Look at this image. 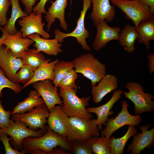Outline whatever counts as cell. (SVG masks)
I'll use <instances>...</instances> for the list:
<instances>
[{
	"label": "cell",
	"mask_w": 154,
	"mask_h": 154,
	"mask_svg": "<svg viewBox=\"0 0 154 154\" xmlns=\"http://www.w3.org/2000/svg\"><path fill=\"white\" fill-rule=\"evenodd\" d=\"M44 134L38 137H27L23 140L22 146L25 153L48 154L57 146L68 152L72 151L71 142L67 137H62L50 129L48 126Z\"/></svg>",
	"instance_id": "6da1fadb"
},
{
	"label": "cell",
	"mask_w": 154,
	"mask_h": 154,
	"mask_svg": "<svg viewBox=\"0 0 154 154\" xmlns=\"http://www.w3.org/2000/svg\"><path fill=\"white\" fill-rule=\"evenodd\" d=\"M73 61L76 72L90 80L92 86L96 85L106 74V65L91 53L82 54Z\"/></svg>",
	"instance_id": "7a4b0ae2"
},
{
	"label": "cell",
	"mask_w": 154,
	"mask_h": 154,
	"mask_svg": "<svg viewBox=\"0 0 154 154\" xmlns=\"http://www.w3.org/2000/svg\"><path fill=\"white\" fill-rule=\"evenodd\" d=\"M59 95L62 99V109L69 117L92 118L93 115L86 108L89 105L90 96L79 98L76 95L77 89L59 88Z\"/></svg>",
	"instance_id": "3957f363"
},
{
	"label": "cell",
	"mask_w": 154,
	"mask_h": 154,
	"mask_svg": "<svg viewBox=\"0 0 154 154\" xmlns=\"http://www.w3.org/2000/svg\"><path fill=\"white\" fill-rule=\"evenodd\" d=\"M99 135V129L95 118L69 117L67 137L69 140L87 141Z\"/></svg>",
	"instance_id": "277c9868"
},
{
	"label": "cell",
	"mask_w": 154,
	"mask_h": 154,
	"mask_svg": "<svg viewBox=\"0 0 154 154\" xmlns=\"http://www.w3.org/2000/svg\"><path fill=\"white\" fill-rule=\"evenodd\" d=\"M114 6L119 8L126 18L137 26L141 21L154 19L149 7L139 0H110Z\"/></svg>",
	"instance_id": "5b68a950"
},
{
	"label": "cell",
	"mask_w": 154,
	"mask_h": 154,
	"mask_svg": "<svg viewBox=\"0 0 154 154\" xmlns=\"http://www.w3.org/2000/svg\"><path fill=\"white\" fill-rule=\"evenodd\" d=\"M125 87L129 92H124V97L134 104L135 115L145 112H151L154 110V97L150 93H145L141 84L137 82H129Z\"/></svg>",
	"instance_id": "8992f818"
},
{
	"label": "cell",
	"mask_w": 154,
	"mask_h": 154,
	"mask_svg": "<svg viewBox=\"0 0 154 154\" xmlns=\"http://www.w3.org/2000/svg\"><path fill=\"white\" fill-rule=\"evenodd\" d=\"M121 111L115 118H108L105 124L106 127L100 131L101 137L108 139L113 133L122 127L126 125L138 126L142 119L140 114L132 115L129 113L127 108L129 106L126 100L122 102Z\"/></svg>",
	"instance_id": "52a82bcc"
},
{
	"label": "cell",
	"mask_w": 154,
	"mask_h": 154,
	"mask_svg": "<svg viewBox=\"0 0 154 154\" xmlns=\"http://www.w3.org/2000/svg\"><path fill=\"white\" fill-rule=\"evenodd\" d=\"M83 0V9L80 11V15L77 21V25L74 30L71 32L66 33L56 29L54 32V38H56L59 42L62 43L64 42V39L66 38L70 37H74L77 43L84 50L90 51L91 49L87 44L86 40L88 38L90 35L88 31L85 28L84 21L86 14L91 6L92 3L91 0Z\"/></svg>",
	"instance_id": "ba28073f"
},
{
	"label": "cell",
	"mask_w": 154,
	"mask_h": 154,
	"mask_svg": "<svg viewBox=\"0 0 154 154\" xmlns=\"http://www.w3.org/2000/svg\"><path fill=\"white\" fill-rule=\"evenodd\" d=\"M49 112L44 103L36 106L27 113L13 115L12 119L23 122L33 130L36 131L40 128L43 133L46 132L47 129L45 125Z\"/></svg>",
	"instance_id": "9c48e42d"
},
{
	"label": "cell",
	"mask_w": 154,
	"mask_h": 154,
	"mask_svg": "<svg viewBox=\"0 0 154 154\" xmlns=\"http://www.w3.org/2000/svg\"><path fill=\"white\" fill-rule=\"evenodd\" d=\"M27 127L22 122L11 119L9 126L5 128H0V131L11 137L12 140L10 142L11 144L14 149L23 151L22 143L24 139L29 137H39L43 135L44 133L40 129L34 131Z\"/></svg>",
	"instance_id": "30bf717a"
},
{
	"label": "cell",
	"mask_w": 154,
	"mask_h": 154,
	"mask_svg": "<svg viewBox=\"0 0 154 154\" xmlns=\"http://www.w3.org/2000/svg\"><path fill=\"white\" fill-rule=\"evenodd\" d=\"M42 14H36L33 12L27 16L21 18V19L18 20V23L21 27L20 31L22 32L23 38H27L35 33L39 34L44 38L50 37V35L44 30L45 24L42 22Z\"/></svg>",
	"instance_id": "8fae6325"
},
{
	"label": "cell",
	"mask_w": 154,
	"mask_h": 154,
	"mask_svg": "<svg viewBox=\"0 0 154 154\" xmlns=\"http://www.w3.org/2000/svg\"><path fill=\"white\" fill-rule=\"evenodd\" d=\"M32 87L42 98L44 104L49 111L56 105H62L60 97L58 93V89L48 79L35 82L32 84Z\"/></svg>",
	"instance_id": "7c38bea8"
},
{
	"label": "cell",
	"mask_w": 154,
	"mask_h": 154,
	"mask_svg": "<svg viewBox=\"0 0 154 154\" xmlns=\"http://www.w3.org/2000/svg\"><path fill=\"white\" fill-rule=\"evenodd\" d=\"M107 22L103 20L100 21L95 26L97 33L92 44L93 49L98 51L104 47L109 41L118 40L121 31L118 27H112L109 26Z\"/></svg>",
	"instance_id": "4fadbf2b"
},
{
	"label": "cell",
	"mask_w": 154,
	"mask_h": 154,
	"mask_svg": "<svg viewBox=\"0 0 154 154\" xmlns=\"http://www.w3.org/2000/svg\"><path fill=\"white\" fill-rule=\"evenodd\" d=\"M150 125H142L140 128L141 132L133 136L132 143L129 144L127 151L131 154H140L145 149H149L154 145V128L148 130Z\"/></svg>",
	"instance_id": "5bb4252c"
},
{
	"label": "cell",
	"mask_w": 154,
	"mask_h": 154,
	"mask_svg": "<svg viewBox=\"0 0 154 154\" xmlns=\"http://www.w3.org/2000/svg\"><path fill=\"white\" fill-rule=\"evenodd\" d=\"M93 4L92 10L90 18L95 26L100 21L107 22L113 21L115 16L116 10L112 5L110 0H91Z\"/></svg>",
	"instance_id": "9a60e30c"
},
{
	"label": "cell",
	"mask_w": 154,
	"mask_h": 154,
	"mask_svg": "<svg viewBox=\"0 0 154 154\" xmlns=\"http://www.w3.org/2000/svg\"><path fill=\"white\" fill-rule=\"evenodd\" d=\"M68 118L61 106L56 105L50 112L47 118L48 126L59 135L66 137Z\"/></svg>",
	"instance_id": "2e32d148"
},
{
	"label": "cell",
	"mask_w": 154,
	"mask_h": 154,
	"mask_svg": "<svg viewBox=\"0 0 154 154\" xmlns=\"http://www.w3.org/2000/svg\"><path fill=\"white\" fill-rule=\"evenodd\" d=\"M23 65L20 58L14 57L9 49L2 46L0 48V67L9 79L15 82V74Z\"/></svg>",
	"instance_id": "e0dca14e"
},
{
	"label": "cell",
	"mask_w": 154,
	"mask_h": 154,
	"mask_svg": "<svg viewBox=\"0 0 154 154\" xmlns=\"http://www.w3.org/2000/svg\"><path fill=\"white\" fill-rule=\"evenodd\" d=\"M67 1V0H56L54 2L50 1L51 5L44 16L47 23V31H50L56 19L59 21L60 27L64 30H68V25L65 18V9L68 5Z\"/></svg>",
	"instance_id": "ac0fdd59"
},
{
	"label": "cell",
	"mask_w": 154,
	"mask_h": 154,
	"mask_svg": "<svg viewBox=\"0 0 154 154\" xmlns=\"http://www.w3.org/2000/svg\"><path fill=\"white\" fill-rule=\"evenodd\" d=\"M123 92L121 89L114 90L110 99L106 104L97 107L86 108L89 112L94 113L97 116L96 121L99 130L103 129L102 125H105L109 116L113 114L114 112L110 110L115 104L121 98Z\"/></svg>",
	"instance_id": "d6986e66"
},
{
	"label": "cell",
	"mask_w": 154,
	"mask_h": 154,
	"mask_svg": "<svg viewBox=\"0 0 154 154\" xmlns=\"http://www.w3.org/2000/svg\"><path fill=\"white\" fill-rule=\"evenodd\" d=\"M118 81L115 75L106 74L97 85L92 86L91 94L94 103L97 104L101 102L107 94L117 89Z\"/></svg>",
	"instance_id": "ffe728a7"
},
{
	"label": "cell",
	"mask_w": 154,
	"mask_h": 154,
	"mask_svg": "<svg viewBox=\"0 0 154 154\" xmlns=\"http://www.w3.org/2000/svg\"><path fill=\"white\" fill-rule=\"evenodd\" d=\"M34 42L30 38H23L22 32L20 31L14 35L8 34L3 45L10 50L14 57L21 58L25 51Z\"/></svg>",
	"instance_id": "44dd1931"
},
{
	"label": "cell",
	"mask_w": 154,
	"mask_h": 154,
	"mask_svg": "<svg viewBox=\"0 0 154 154\" xmlns=\"http://www.w3.org/2000/svg\"><path fill=\"white\" fill-rule=\"evenodd\" d=\"M27 38L34 41L33 46L38 52L42 51L48 55L53 56H57L63 52L61 48L62 44L56 38L48 39L42 38L37 33L31 35Z\"/></svg>",
	"instance_id": "7402d4cb"
},
{
	"label": "cell",
	"mask_w": 154,
	"mask_h": 154,
	"mask_svg": "<svg viewBox=\"0 0 154 154\" xmlns=\"http://www.w3.org/2000/svg\"><path fill=\"white\" fill-rule=\"evenodd\" d=\"M138 37L136 27L129 24L125 25L120 31L118 41L125 51L132 53L136 49L135 43Z\"/></svg>",
	"instance_id": "603a6c76"
},
{
	"label": "cell",
	"mask_w": 154,
	"mask_h": 154,
	"mask_svg": "<svg viewBox=\"0 0 154 154\" xmlns=\"http://www.w3.org/2000/svg\"><path fill=\"white\" fill-rule=\"evenodd\" d=\"M51 60L47 59L46 61L35 71L32 79L27 84L22 86L24 89L29 85L35 82L48 79L53 82L54 79L53 70L55 64L59 61L58 59L50 62Z\"/></svg>",
	"instance_id": "cb8c5ba5"
},
{
	"label": "cell",
	"mask_w": 154,
	"mask_h": 154,
	"mask_svg": "<svg viewBox=\"0 0 154 154\" xmlns=\"http://www.w3.org/2000/svg\"><path fill=\"white\" fill-rule=\"evenodd\" d=\"M42 98L39 95L35 90H31L28 96L23 101L19 102L11 112L13 115L16 114H23L30 111L36 106L44 104Z\"/></svg>",
	"instance_id": "d4e9b609"
},
{
	"label": "cell",
	"mask_w": 154,
	"mask_h": 154,
	"mask_svg": "<svg viewBox=\"0 0 154 154\" xmlns=\"http://www.w3.org/2000/svg\"><path fill=\"white\" fill-rule=\"evenodd\" d=\"M10 0L12 6L10 18L8 20L3 27H0V29L2 32H5L9 35H14L18 31L15 26L16 21L19 18L27 16L29 14L22 9L19 4V0Z\"/></svg>",
	"instance_id": "484cf974"
},
{
	"label": "cell",
	"mask_w": 154,
	"mask_h": 154,
	"mask_svg": "<svg viewBox=\"0 0 154 154\" xmlns=\"http://www.w3.org/2000/svg\"><path fill=\"white\" fill-rule=\"evenodd\" d=\"M138 34V43L144 44L149 49L151 41L154 40V19L141 21L135 26Z\"/></svg>",
	"instance_id": "4316f807"
},
{
	"label": "cell",
	"mask_w": 154,
	"mask_h": 154,
	"mask_svg": "<svg viewBox=\"0 0 154 154\" xmlns=\"http://www.w3.org/2000/svg\"><path fill=\"white\" fill-rule=\"evenodd\" d=\"M138 132L135 126L129 125L127 130L122 137L116 138L115 137H110L108 142L111 148V154H122L125 146L129 138Z\"/></svg>",
	"instance_id": "83f0119b"
},
{
	"label": "cell",
	"mask_w": 154,
	"mask_h": 154,
	"mask_svg": "<svg viewBox=\"0 0 154 154\" xmlns=\"http://www.w3.org/2000/svg\"><path fill=\"white\" fill-rule=\"evenodd\" d=\"M20 58L23 65H29L35 70L47 60L42 54L37 51L35 48L25 51Z\"/></svg>",
	"instance_id": "f1b7e54d"
},
{
	"label": "cell",
	"mask_w": 154,
	"mask_h": 154,
	"mask_svg": "<svg viewBox=\"0 0 154 154\" xmlns=\"http://www.w3.org/2000/svg\"><path fill=\"white\" fill-rule=\"evenodd\" d=\"M74 68L73 61H59L55 64L53 70L54 79L52 83L54 85L58 87L60 81L67 72Z\"/></svg>",
	"instance_id": "f546056e"
},
{
	"label": "cell",
	"mask_w": 154,
	"mask_h": 154,
	"mask_svg": "<svg viewBox=\"0 0 154 154\" xmlns=\"http://www.w3.org/2000/svg\"><path fill=\"white\" fill-rule=\"evenodd\" d=\"M94 136L92 144V152L95 154H111L108 139Z\"/></svg>",
	"instance_id": "4dcf8cb0"
},
{
	"label": "cell",
	"mask_w": 154,
	"mask_h": 154,
	"mask_svg": "<svg viewBox=\"0 0 154 154\" xmlns=\"http://www.w3.org/2000/svg\"><path fill=\"white\" fill-rule=\"evenodd\" d=\"M94 137L87 141L71 140L72 151L74 154H92V144Z\"/></svg>",
	"instance_id": "1f68e13d"
},
{
	"label": "cell",
	"mask_w": 154,
	"mask_h": 154,
	"mask_svg": "<svg viewBox=\"0 0 154 154\" xmlns=\"http://www.w3.org/2000/svg\"><path fill=\"white\" fill-rule=\"evenodd\" d=\"M5 88L11 89L16 94L19 93L22 90V86L19 83L13 82L9 79L3 70L0 67V98L2 96V90Z\"/></svg>",
	"instance_id": "d6a6232c"
},
{
	"label": "cell",
	"mask_w": 154,
	"mask_h": 154,
	"mask_svg": "<svg viewBox=\"0 0 154 154\" xmlns=\"http://www.w3.org/2000/svg\"><path fill=\"white\" fill-rule=\"evenodd\" d=\"M35 70L30 66L23 64L19 71L17 72L15 76V82L25 84L33 78Z\"/></svg>",
	"instance_id": "836d02e7"
},
{
	"label": "cell",
	"mask_w": 154,
	"mask_h": 154,
	"mask_svg": "<svg viewBox=\"0 0 154 154\" xmlns=\"http://www.w3.org/2000/svg\"><path fill=\"white\" fill-rule=\"evenodd\" d=\"M72 68L69 70L60 81L58 87L59 88L77 89L75 81L78 75Z\"/></svg>",
	"instance_id": "e575fe53"
},
{
	"label": "cell",
	"mask_w": 154,
	"mask_h": 154,
	"mask_svg": "<svg viewBox=\"0 0 154 154\" xmlns=\"http://www.w3.org/2000/svg\"><path fill=\"white\" fill-rule=\"evenodd\" d=\"M11 137H8L7 135L5 133L0 131V141L3 143L6 154H24L23 151H19L14 149L9 143L12 141Z\"/></svg>",
	"instance_id": "d590c367"
},
{
	"label": "cell",
	"mask_w": 154,
	"mask_h": 154,
	"mask_svg": "<svg viewBox=\"0 0 154 154\" xmlns=\"http://www.w3.org/2000/svg\"><path fill=\"white\" fill-rule=\"evenodd\" d=\"M11 5L10 0H0V27L5 26L7 21V13Z\"/></svg>",
	"instance_id": "8d00e7d4"
},
{
	"label": "cell",
	"mask_w": 154,
	"mask_h": 154,
	"mask_svg": "<svg viewBox=\"0 0 154 154\" xmlns=\"http://www.w3.org/2000/svg\"><path fill=\"white\" fill-rule=\"evenodd\" d=\"M11 115V112L9 111H6L5 110L0 99V128H7L9 126L11 120L10 119Z\"/></svg>",
	"instance_id": "74e56055"
},
{
	"label": "cell",
	"mask_w": 154,
	"mask_h": 154,
	"mask_svg": "<svg viewBox=\"0 0 154 154\" xmlns=\"http://www.w3.org/2000/svg\"><path fill=\"white\" fill-rule=\"evenodd\" d=\"M49 0H40L37 4L33 8V11L36 14H46V11L45 9V6Z\"/></svg>",
	"instance_id": "f35d334b"
},
{
	"label": "cell",
	"mask_w": 154,
	"mask_h": 154,
	"mask_svg": "<svg viewBox=\"0 0 154 154\" xmlns=\"http://www.w3.org/2000/svg\"><path fill=\"white\" fill-rule=\"evenodd\" d=\"M25 7V12L29 14L32 13L33 9L37 0H20Z\"/></svg>",
	"instance_id": "ab89813d"
},
{
	"label": "cell",
	"mask_w": 154,
	"mask_h": 154,
	"mask_svg": "<svg viewBox=\"0 0 154 154\" xmlns=\"http://www.w3.org/2000/svg\"><path fill=\"white\" fill-rule=\"evenodd\" d=\"M148 60V66L149 68V73L153 74L154 72V54L149 53L147 55Z\"/></svg>",
	"instance_id": "60d3db41"
},
{
	"label": "cell",
	"mask_w": 154,
	"mask_h": 154,
	"mask_svg": "<svg viewBox=\"0 0 154 154\" xmlns=\"http://www.w3.org/2000/svg\"><path fill=\"white\" fill-rule=\"evenodd\" d=\"M143 3L148 6L151 12L154 14V0H139Z\"/></svg>",
	"instance_id": "b9f144b4"
},
{
	"label": "cell",
	"mask_w": 154,
	"mask_h": 154,
	"mask_svg": "<svg viewBox=\"0 0 154 154\" xmlns=\"http://www.w3.org/2000/svg\"><path fill=\"white\" fill-rule=\"evenodd\" d=\"M69 152L67 151L62 148L56 147L53 149L48 154H68Z\"/></svg>",
	"instance_id": "7bdbcfd3"
},
{
	"label": "cell",
	"mask_w": 154,
	"mask_h": 154,
	"mask_svg": "<svg viewBox=\"0 0 154 154\" xmlns=\"http://www.w3.org/2000/svg\"><path fill=\"white\" fill-rule=\"evenodd\" d=\"M3 34L0 38V48L3 45V43L7 37L8 34L5 32H3Z\"/></svg>",
	"instance_id": "ee69618b"
},
{
	"label": "cell",
	"mask_w": 154,
	"mask_h": 154,
	"mask_svg": "<svg viewBox=\"0 0 154 154\" xmlns=\"http://www.w3.org/2000/svg\"><path fill=\"white\" fill-rule=\"evenodd\" d=\"M72 0H70V3L71 4L72 3Z\"/></svg>",
	"instance_id": "f6af8a7d"
}]
</instances>
